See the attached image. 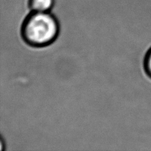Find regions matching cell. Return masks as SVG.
Masks as SVG:
<instances>
[{
	"mask_svg": "<svg viewBox=\"0 0 151 151\" xmlns=\"http://www.w3.org/2000/svg\"><path fill=\"white\" fill-rule=\"evenodd\" d=\"M57 20L48 12H33L24 20L22 26L23 38L35 47L50 44L58 34Z\"/></svg>",
	"mask_w": 151,
	"mask_h": 151,
	"instance_id": "cell-1",
	"label": "cell"
},
{
	"mask_svg": "<svg viewBox=\"0 0 151 151\" xmlns=\"http://www.w3.org/2000/svg\"><path fill=\"white\" fill-rule=\"evenodd\" d=\"M29 4L33 12H48L52 7L54 0H29Z\"/></svg>",
	"mask_w": 151,
	"mask_h": 151,
	"instance_id": "cell-2",
	"label": "cell"
},
{
	"mask_svg": "<svg viewBox=\"0 0 151 151\" xmlns=\"http://www.w3.org/2000/svg\"><path fill=\"white\" fill-rule=\"evenodd\" d=\"M145 68L149 76L151 77V49L148 51L145 59Z\"/></svg>",
	"mask_w": 151,
	"mask_h": 151,
	"instance_id": "cell-3",
	"label": "cell"
}]
</instances>
